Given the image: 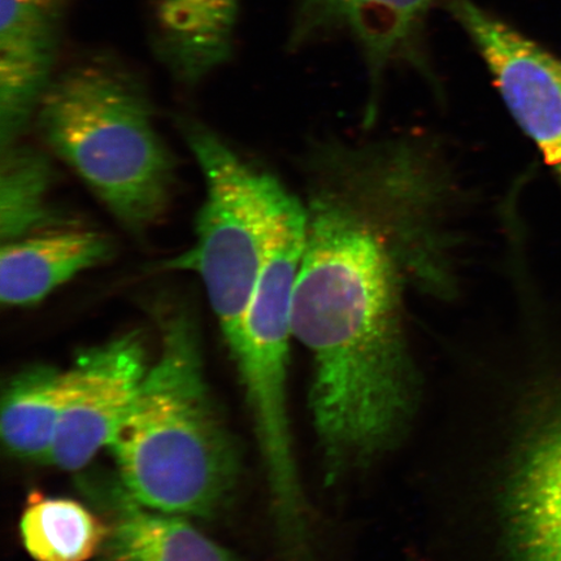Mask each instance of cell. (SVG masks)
Wrapping results in <instances>:
<instances>
[{
    "mask_svg": "<svg viewBox=\"0 0 561 561\" xmlns=\"http://www.w3.org/2000/svg\"><path fill=\"white\" fill-rule=\"evenodd\" d=\"M436 0H298L289 46L304 47L322 35L347 32L366 59L371 103L386 68L405 60L426 68L423 48L427 13Z\"/></svg>",
    "mask_w": 561,
    "mask_h": 561,
    "instance_id": "9c48e42d",
    "label": "cell"
},
{
    "mask_svg": "<svg viewBox=\"0 0 561 561\" xmlns=\"http://www.w3.org/2000/svg\"><path fill=\"white\" fill-rule=\"evenodd\" d=\"M474 42L512 117L535 144L561 191V59L472 0H446Z\"/></svg>",
    "mask_w": 561,
    "mask_h": 561,
    "instance_id": "52a82bcc",
    "label": "cell"
},
{
    "mask_svg": "<svg viewBox=\"0 0 561 561\" xmlns=\"http://www.w3.org/2000/svg\"><path fill=\"white\" fill-rule=\"evenodd\" d=\"M42 138L126 229L140 233L170 206L174 163L138 77L108 55L56 75L37 112Z\"/></svg>",
    "mask_w": 561,
    "mask_h": 561,
    "instance_id": "3957f363",
    "label": "cell"
},
{
    "mask_svg": "<svg viewBox=\"0 0 561 561\" xmlns=\"http://www.w3.org/2000/svg\"><path fill=\"white\" fill-rule=\"evenodd\" d=\"M293 335L313 356L311 407L329 471L389 450L416 405L396 266L378 231L334 203L308 210Z\"/></svg>",
    "mask_w": 561,
    "mask_h": 561,
    "instance_id": "6da1fadb",
    "label": "cell"
},
{
    "mask_svg": "<svg viewBox=\"0 0 561 561\" xmlns=\"http://www.w3.org/2000/svg\"><path fill=\"white\" fill-rule=\"evenodd\" d=\"M159 322L158 360L110 450L118 481L144 506L209 517L234 488L237 454L208 392L195 316L173 307Z\"/></svg>",
    "mask_w": 561,
    "mask_h": 561,
    "instance_id": "7a4b0ae2",
    "label": "cell"
},
{
    "mask_svg": "<svg viewBox=\"0 0 561 561\" xmlns=\"http://www.w3.org/2000/svg\"><path fill=\"white\" fill-rule=\"evenodd\" d=\"M72 0H0V150L19 142L55 80Z\"/></svg>",
    "mask_w": 561,
    "mask_h": 561,
    "instance_id": "ba28073f",
    "label": "cell"
},
{
    "mask_svg": "<svg viewBox=\"0 0 561 561\" xmlns=\"http://www.w3.org/2000/svg\"><path fill=\"white\" fill-rule=\"evenodd\" d=\"M149 368L145 341L136 332L82 351L61 371L59 425L47 465L80 471L110 448Z\"/></svg>",
    "mask_w": 561,
    "mask_h": 561,
    "instance_id": "5b68a950",
    "label": "cell"
},
{
    "mask_svg": "<svg viewBox=\"0 0 561 561\" xmlns=\"http://www.w3.org/2000/svg\"><path fill=\"white\" fill-rule=\"evenodd\" d=\"M53 184L50 160L31 146L0 150V240L3 243L65 228L48 205Z\"/></svg>",
    "mask_w": 561,
    "mask_h": 561,
    "instance_id": "9a60e30c",
    "label": "cell"
},
{
    "mask_svg": "<svg viewBox=\"0 0 561 561\" xmlns=\"http://www.w3.org/2000/svg\"><path fill=\"white\" fill-rule=\"evenodd\" d=\"M529 405L504 496L510 561H561V351Z\"/></svg>",
    "mask_w": 561,
    "mask_h": 561,
    "instance_id": "8992f818",
    "label": "cell"
},
{
    "mask_svg": "<svg viewBox=\"0 0 561 561\" xmlns=\"http://www.w3.org/2000/svg\"><path fill=\"white\" fill-rule=\"evenodd\" d=\"M181 131L198 161L206 196L196 216L194 244L164 268L199 276L229 345L254 291L286 191L272 175L245 163L208 126L185 118Z\"/></svg>",
    "mask_w": 561,
    "mask_h": 561,
    "instance_id": "277c9868",
    "label": "cell"
},
{
    "mask_svg": "<svg viewBox=\"0 0 561 561\" xmlns=\"http://www.w3.org/2000/svg\"><path fill=\"white\" fill-rule=\"evenodd\" d=\"M0 250V301L13 308L39 304L79 273L107 262L115 248L101 231L59 228Z\"/></svg>",
    "mask_w": 561,
    "mask_h": 561,
    "instance_id": "7c38bea8",
    "label": "cell"
},
{
    "mask_svg": "<svg viewBox=\"0 0 561 561\" xmlns=\"http://www.w3.org/2000/svg\"><path fill=\"white\" fill-rule=\"evenodd\" d=\"M88 489L110 528L100 561H237L186 517L144 506L118 479Z\"/></svg>",
    "mask_w": 561,
    "mask_h": 561,
    "instance_id": "8fae6325",
    "label": "cell"
},
{
    "mask_svg": "<svg viewBox=\"0 0 561 561\" xmlns=\"http://www.w3.org/2000/svg\"><path fill=\"white\" fill-rule=\"evenodd\" d=\"M110 528L96 515L69 497L33 491L20 520L24 549L35 561H89L100 557Z\"/></svg>",
    "mask_w": 561,
    "mask_h": 561,
    "instance_id": "5bb4252c",
    "label": "cell"
},
{
    "mask_svg": "<svg viewBox=\"0 0 561 561\" xmlns=\"http://www.w3.org/2000/svg\"><path fill=\"white\" fill-rule=\"evenodd\" d=\"M61 371L45 364L27 367L4 386L0 437L13 458L48 462L60 413Z\"/></svg>",
    "mask_w": 561,
    "mask_h": 561,
    "instance_id": "4fadbf2b",
    "label": "cell"
},
{
    "mask_svg": "<svg viewBox=\"0 0 561 561\" xmlns=\"http://www.w3.org/2000/svg\"><path fill=\"white\" fill-rule=\"evenodd\" d=\"M240 0H152L153 54L172 79L194 88L234 54Z\"/></svg>",
    "mask_w": 561,
    "mask_h": 561,
    "instance_id": "30bf717a",
    "label": "cell"
}]
</instances>
